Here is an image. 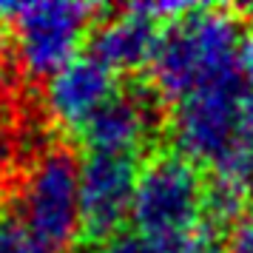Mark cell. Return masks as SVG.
Returning a JSON list of instances; mask_svg holds the SVG:
<instances>
[{
  "mask_svg": "<svg viewBox=\"0 0 253 253\" xmlns=\"http://www.w3.org/2000/svg\"><path fill=\"white\" fill-rule=\"evenodd\" d=\"M242 35L236 12L194 6L162 32L151 63L154 94L176 105L205 85L236 77Z\"/></svg>",
  "mask_w": 253,
  "mask_h": 253,
  "instance_id": "obj_1",
  "label": "cell"
},
{
  "mask_svg": "<svg viewBox=\"0 0 253 253\" xmlns=\"http://www.w3.org/2000/svg\"><path fill=\"white\" fill-rule=\"evenodd\" d=\"M245 80L242 74L205 85L173 105L171 134L176 154L213 173L251 179L253 151L245 139Z\"/></svg>",
  "mask_w": 253,
  "mask_h": 253,
  "instance_id": "obj_2",
  "label": "cell"
},
{
  "mask_svg": "<svg viewBox=\"0 0 253 253\" xmlns=\"http://www.w3.org/2000/svg\"><path fill=\"white\" fill-rule=\"evenodd\" d=\"M20 222L48 253L80 239V160L66 145H48L29 162L17 188Z\"/></svg>",
  "mask_w": 253,
  "mask_h": 253,
  "instance_id": "obj_3",
  "label": "cell"
},
{
  "mask_svg": "<svg viewBox=\"0 0 253 253\" xmlns=\"http://www.w3.org/2000/svg\"><path fill=\"white\" fill-rule=\"evenodd\" d=\"M100 12L94 3L74 0H37L17 3L9 26H12L14 63L26 80H51L71 60L80 57V46L94 14Z\"/></svg>",
  "mask_w": 253,
  "mask_h": 253,
  "instance_id": "obj_4",
  "label": "cell"
},
{
  "mask_svg": "<svg viewBox=\"0 0 253 253\" xmlns=\"http://www.w3.org/2000/svg\"><path fill=\"white\" fill-rule=\"evenodd\" d=\"M139 179V162L128 154H88L80 162V216L83 233L111 239L131 219V202Z\"/></svg>",
  "mask_w": 253,
  "mask_h": 253,
  "instance_id": "obj_5",
  "label": "cell"
},
{
  "mask_svg": "<svg viewBox=\"0 0 253 253\" xmlns=\"http://www.w3.org/2000/svg\"><path fill=\"white\" fill-rule=\"evenodd\" d=\"M114 71L94 54H80L46 83L43 105L51 123L83 134L88 120L114 97Z\"/></svg>",
  "mask_w": 253,
  "mask_h": 253,
  "instance_id": "obj_6",
  "label": "cell"
},
{
  "mask_svg": "<svg viewBox=\"0 0 253 253\" xmlns=\"http://www.w3.org/2000/svg\"><path fill=\"white\" fill-rule=\"evenodd\" d=\"M157 114L148 91H114V97L88 120L83 139L88 154H128L137 157L154 134Z\"/></svg>",
  "mask_w": 253,
  "mask_h": 253,
  "instance_id": "obj_7",
  "label": "cell"
},
{
  "mask_svg": "<svg viewBox=\"0 0 253 253\" xmlns=\"http://www.w3.org/2000/svg\"><path fill=\"white\" fill-rule=\"evenodd\" d=\"M160 40V20L151 17L142 3H131L128 9L108 17L91 35V54L103 60L114 74L137 71L145 66L151 69Z\"/></svg>",
  "mask_w": 253,
  "mask_h": 253,
  "instance_id": "obj_8",
  "label": "cell"
},
{
  "mask_svg": "<svg viewBox=\"0 0 253 253\" xmlns=\"http://www.w3.org/2000/svg\"><path fill=\"white\" fill-rule=\"evenodd\" d=\"M0 253H48L17 216H0Z\"/></svg>",
  "mask_w": 253,
  "mask_h": 253,
  "instance_id": "obj_9",
  "label": "cell"
},
{
  "mask_svg": "<svg viewBox=\"0 0 253 253\" xmlns=\"http://www.w3.org/2000/svg\"><path fill=\"white\" fill-rule=\"evenodd\" d=\"M97 253H157V251H154V245H148L142 236H137L131 230V233H114L111 239L100 242Z\"/></svg>",
  "mask_w": 253,
  "mask_h": 253,
  "instance_id": "obj_10",
  "label": "cell"
},
{
  "mask_svg": "<svg viewBox=\"0 0 253 253\" xmlns=\"http://www.w3.org/2000/svg\"><path fill=\"white\" fill-rule=\"evenodd\" d=\"M225 253H253V213L242 216L225 239Z\"/></svg>",
  "mask_w": 253,
  "mask_h": 253,
  "instance_id": "obj_11",
  "label": "cell"
},
{
  "mask_svg": "<svg viewBox=\"0 0 253 253\" xmlns=\"http://www.w3.org/2000/svg\"><path fill=\"white\" fill-rule=\"evenodd\" d=\"M239 74H242V80H245V85H253V23H251V29H245V35H242Z\"/></svg>",
  "mask_w": 253,
  "mask_h": 253,
  "instance_id": "obj_12",
  "label": "cell"
},
{
  "mask_svg": "<svg viewBox=\"0 0 253 253\" xmlns=\"http://www.w3.org/2000/svg\"><path fill=\"white\" fill-rule=\"evenodd\" d=\"M248 191H251V202H253V157H251V179H248Z\"/></svg>",
  "mask_w": 253,
  "mask_h": 253,
  "instance_id": "obj_13",
  "label": "cell"
}]
</instances>
